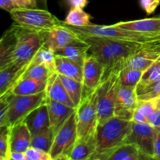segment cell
<instances>
[{
	"mask_svg": "<svg viewBox=\"0 0 160 160\" xmlns=\"http://www.w3.org/2000/svg\"><path fill=\"white\" fill-rule=\"evenodd\" d=\"M89 44L88 54L95 56L103 67L102 82L114 73H120L127 60L146 43L123 42L103 37H84Z\"/></svg>",
	"mask_w": 160,
	"mask_h": 160,
	"instance_id": "6da1fadb",
	"label": "cell"
},
{
	"mask_svg": "<svg viewBox=\"0 0 160 160\" xmlns=\"http://www.w3.org/2000/svg\"><path fill=\"white\" fill-rule=\"evenodd\" d=\"M132 121L112 117L98 123L96 130V149L91 160H108L114 151L127 142Z\"/></svg>",
	"mask_w": 160,
	"mask_h": 160,
	"instance_id": "7a4b0ae2",
	"label": "cell"
},
{
	"mask_svg": "<svg viewBox=\"0 0 160 160\" xmlns=\"http://www.w3.org/2000/svg\"><path fill=\"white\" fill-rule=\"evenodd\" d=\"M68 25V24H67ZM69 28L74 31L81 38L103 37L116 39L119 41L138 43H160V34H148L137 32L127 29L117 28L113 25L92 24L84 27H74L68 25Z\"/></svg>",
	"mask_w": 160,
	"mask_h": 160,
	"instance_id": "3957f363",
	"label": "cell"
},
{
	"mask_svg": "<svg viewBox=\"0 0 160 160\" xmlns=\"http://www.w3.org/2000/svg\"><path fill=\"white\" fill-rule=\"evenodd\" d=\"M9 13L15 23L38 32L51 29L62 23L48 9L39 8H17Z\"/></svg>",
	"mask_w": 160,
	"mask_h": 160,
	"instance_id": "277c9868",
	"label": "cell"
},
{
	"mask_svg": "<svg viewBox=\"0 0 160 160\" xmlns=\"http://www.w3.org/2000/svg\"><path fill=\"white\" fill-rule=\"evenodd\" d=\"M78 139L85 140L96 133L98 125L96 90L85 98L75 109Z\"/></svg>",
	"mask_w": 160,
	"mask_h": 160,
	"instance_id": "5b68a950",
	"label": "cell"
},
{
	"mask_svg": "<svg viewBox=\"0 0 160 160\" xmlns=\"http://www.w3.org/2000/svg\"><path fill=\"white\" fill-rule=\"evenodd\" d=\"M16 28V43L13 63H28L38 50L43 46L40 32L23 28L14 23Z\"/></svg>",
	"mask_w": 160,
	"mask_h": 160,
	"instance_id": "8992f818",
	"label": "cell"
},
{
	"mask_svg": "<svg viewBox=\"0 0 160 160\" xmlns=\"http://www.w3.org/2000/svg\"><path fill=\"white\" fill-rule=\"evenodd\" d=\"M46 101L47 94L45 91L31 95H13L12 94L6 118L0 127H12L23 121L30 112L46 103Z\"/></svg>",
	"mask_w": 160,
	"mask_h": 160,
	"instance_id": "52a82bcc",
	"label": "cell"
},
{
	"mask_svg": "<svg viewBox=\"0 0 160 160\" xmlns=\"http://www.w3.org/2000/svg\"><path fill=\"white\" fill-rule=\"evenodd\" d=\"M78 139L75 112L55 134L49 151L52 160H70L72 150Z\"/></svg>",
	"mask_w": 160,
	"mask_h": 160,
	"instance_id": "ba28073f",
	"label": "cell"
},
{
	"mask_svg": "<svg viewBox=\"0 0 160 160\" xmlns=\"http://www.w3.org/2000/svg\"><path fill=\"white\" fill-rule=\"evenodd\" d=\"M119 73H112L96 89L98 123L114 117L116 96L119 86Z\"/></svg>",
	"mask_w": 160,
	"mask_h": 160,
	"instance_id": "9c48e42d",
	"label": "cell"
},
{
	"mask_svg": "<svg viewBox=\"0 0 160 160\" xmlns=\"http://www.w3.org/2000/svg\"><path fill=\"white\" fill-rule=\"evenodd\" d=\"M40 34L44 46L55 52L81 38L63 21L51 29L41 31Z\"/></svg>",
	"mask_w": 160,
	"mask_h": 160,
	"instance_id": "30bf717a",
	"label": "cell"
},
{
	"mask_svg": "<svg viewBox=\"0 0 160 160\" xmlns=\"http://www.w3.org/2000/svg\"><path fill=\"white\" fill-rule=\"evenodd\" d=\"M156 130L149 123L132 122L131 130L126 142L134 143L149 159H153Z\"/></svg>",
	"mask_w": 160,
	"mask_h": 160,
	"instance_id": "8fae6325",
	"label": "cell"
},
{
	"mask_svg": "<svg viewBox=\"0 0 160 160\" xmlns=\"http://www.w3.org/2000/svg\"><path fill=\"white\" fill-rule=\"evenodd\" d=\"M102 76L103 67L101 62L92 55H88L83 64L82 98L98 88L102 83Z\"/></svg>",
	"mask_w": 160,
	"mask_h": 160,
	"instance_id": "7c38bea8",
	"label": "cell"
},
{
	"mask_svg": "<svg viewBox=\"0 0 160 160\" xmlns=\"http://www.w3.org/2000/svg\"><path fill=\"white\" fill-rule=\"evenodd\" d=\"M138 103L136 88L125 87L119 83L115 102L114 117L127 120H132L133 115Z\"/></svg>",
	"mask_w": 160,
	"mask_h": 160,
	"instance_id": "4fadbf2b",
	"label": "cell"
},
{
	"mask_svg": "<svg viewBox=\"0 0 160 160\" xmlns=\"http://www.w3.org/2000/svg\"><path fill=\"white\" fill-rule=\"evenodd\" d=\"M159 58L160 43H146L127 60L124 67L135 69L144 72L155 63Z\"/></svg>",
	"mask_w": 160,
	"mask_h": 160,
	"instance_id": "5bb4252c",
	"label": "cell"
},
{
	"mask_svg": "<svg viewBox=\"0 0 160 160\" xmlns=\"http://www.w3.org/2000/svg\"><path fill=\"white\" fill-rule=\"evenodd\" d=\"M31 62L24 65L12 63L0 69V97L10 93Z\"/></svg>",
	"mask_w": 160,
	"mask_h": 160,
	"instance_id": "9a60e30c",
	"label": "cell"
},
{
	"mask_svg": "<svg viewBox=\"0 0 160 160\" xmlns=\"http://www.w3.org/2000/svg\"><path fill=\"white\" fill-rule=\"evenodd\" d=\"M46 104L48 106L50 127L56 134L70 116L75 112V108L53 101L48 98V97Z\"/></svg>",
	"mask_w": 160,
	"mask_h": 160,
	"instance_id": "2e32d148",
	"label": "cell"
},
{
	"mask_svg": "<svg viewBox=\"0 0 160 160\" xmlns=\"http://www.w3.org/2000/svg\"><path fill=\"white\" fill-rule=\"evenodd\" d=\"M45 92H46L47 97L49 99L76 109L74 103L70 98V95H68L65 87L61 81L59 74L56 72L52 73L48 78Z\"/></svg>",
	"mask_w": 160,
	"mask_h": 160,
	"instance_id": "e0dca14e",
	"label": "cell"
},
{
	"mask_svg": "<svg viewBox=\"0 0 160 160\" xmlns=\"http://www.w3.org/2000/svg\"><path fill=\"white\" fill-rule=\"evenodd\" d=\"M31 134L24 121L11 127L10 142L12 151L25 152L31 147Z\"/></svg>",
	"mask_w": 160,
	"mask_h": 160,
	"instance_id": "ac0fdd59",
	"label": "cell"
},
{
	"mask_svg": "<svg viewBox=\"0 0 160 160\" xmlns=\"http://www.w3.org/2000/svg\"><path fill=\"white\" fill-rule=\"evenodd\" d=\"M16 43V28L13 24L3 34L0 40V69L13 63Z\"/></svg>",
	"mask_w": 160,
	"mask_h": 160,
	"instance_id": "d6986e66",
	"label": "cell"
},
{
	"mask_svg": "<svg viewBox=\"0 0 160 160\" xmlns=\"http://www.w3.org/2000/svg\"><path fill=\"white\" fill-rule=\"evenodd\" d=\"M23 121L26 123L32 135L50 127L48 106L46 103L38 106L30 112Z\"/></svg>",
	"mask_w": 160,
	"mask_h": 160,
	"instance_id": "ffe728a7",
	"label": "cell"
},
{
	"mask_svg": "<svg viewBox=\"0 0 160 160\" xmlns=\"http://www.w3.org/2000/svg\"><path fill=\"white\" fill-rule=\"evenodd\" d=\"M112 25L117 28L137 31V32L160 34V16L152 18L143 19V20L119 22Z\"/></svg>",
	"mask_w": 160,
	"mask_h": 160,
	"instance_id": "44dd1931",
	"label": "cell"
},
{
	"mask_svg": "<svg viewBox=\"0 0 160 160\" xmlns=\"http://www.w3.org/2000/svg\"><path fill=\"white\" fill-rule=\"evenodd\" d=\"M89 48H90L89 44L80 38L79 39L73 41L64 48L56 51L55 53L56 55H60L69 58L71 60L83 65L84 59L88 55Z\"/></svg>",
	"mask_w": 160,
	"mask_h": 160,
	"instance_id": "7402d4cb",
	"label": "cell"
},
{
	"mask_svg": "<svg viewBox=\"0 0 160 160\" xmlns=\"http://www.w3.org/2000/svg\"><path fill=\"white\" fill-rule=\"evenodd\" d=\"M56 72L82 82L83 65L65 56L56 54Z\"/></svg>",
	"mask_w": 160,
	"mask_h": 160,
	"instance_id": "603a6c76",
	"label": "cell"
},
{
	"mask_svg": "<svg viewBox=\"0 0 160 160\" xmlns=\"http://www.w3.org/2000/svg\"><path fill=\"white\" fill-rule=\"evenodd\" d=\"M96 149V133L85 140L77 139L70 160H91Z\"/></svg>",
	"mask_w": 160,
	"mask_h": 160,
	"instance_id": "cb8c5ba5",
	"label": "cell"
},
{
	"mask_svg": "<svg viewBox=\"0 0 160 160\" xmlns=\"http://www.w3.org/2000/svg\"><path fill=\"white\" fill-rule=\"evenodd\" d=\"M47 81L25 78L22 79L12 88L9 94L13 95H31L44 92L46 89Z\"/></svg>",
	"mask_w": 160,
	"mask_h": 160,
	"instance_id": "d4e9b609",
	"label": "cell"
},
{
	"mask_svg": "<svg viewBox=\"0 0 160 160\" xmlns=\"http://www.w3.org/2000/svg\"><path fill=\"white\" fill-rule=\"evenodd\" d=\"M149 159L134 143L125 142L112 152L108 160Z\"/></svg>",
	"mask_w": 160,
	"mask_h": 160,
	"instance_id": "484cf974",
	"label": "cell"
},
{
	"mask_svg": "<svg viewBox=\"0 0 160 160\" xmlns=\"http://www.w3.org/2000/svg\"><path fill=\"white\" fill-rule=\"evenodd\" d=\"M157 108L156 100L138 101L131 121L138 123H148V119Z\"/></svg>",
	"mask_w": 160,
	"mask_h": 160,
	"instance_id": "4316f807",
	"label": "cell"
},
{
	"mask_svg": "<svg viewBox=\"0 0 160 160\" xmlns=\"http://www.w3.org/2000/svg\"><path fill=\"white\" fill-rule=\"evenodd\" d=\"M55 133L51 127L39 131L31 137V146L49 152L54 140Z\"/></svg>",
	"mask_w": 160,
	"mask_h": 160,
	"instance_id": "83f0119b",
	"label": "cell"
},
{
	"mask_svg": "<svg viewBox=\"0 0 160 160\" xmlns=\"http://www.w3.org/2000/svg\"><path fill=\"white\" fill-rule=\"evenodd\" d=\"M59 78L67 93L70 95V98L77 107L81 102V98H82V82L73 79V78L63 76V75L59 74Z\"/></svg>",
	"mask_w": 160,
	"mask_h": 160,
	"instance_id": "f1b7e54d",
	"label": "cell"
},
{
	"mask_svg": "<svg viewBox=\"0 0 160 160\" xmlns=\"http://www.w3.org/2000/svg\"><path fill=\"white\" fill-rule=\"evenodd\" d=\"M63 23L74 27L88 26L92 24L91 15L81 8H71Z\"/></svg>",
	"mask_w": 160,
	"mask_h": 160,
	"instance_id": "f546056e",
	"label": "cell"
},
{
	"mask_svg": "<svg viewBox=\"0 0 160 160\" xmlns=\"http://www.w3.org/2000/svg\"><path fill=\"white\" fill-rule=\"evenodd\" d=\"M32 62L35 64L44 65L52 73L56 72V53L44 45L34 56Z\"/></svg>",
	"mask_w": 160,
	"mask_h": 160,
	"instance_id": "4dcf8cb0",
	"label": "cell"
},
{
	"mask_svg": "<svg viewBox=\"0 0 160 160\" xmlns=\"http://www.w3.org/2000/svg\"><path fill=\"white\" fill-rule=\"evenodd\" d=\"M52 73L44 65H42V64H35L31 60V63H30V65L27 68L26 71L23 73L21 78H20L19 81L22 79H25V78H31V79L47 81Z\"/></svg>",
	"mask_w": 160,
	"mask_h": 160,
	"instance_id": "1f68e13d",
	"label": "cell"
},
{
	"mask_svg": "<svg viewBox=\"0 0 160 160\" xmlns=\"http://www.w3.org/2000/svg\"><path fill=\"white\" fill-rule=\"evenodd\" d=\"M143 71L124 67L119 73V83L125 87L136 88L142 78Z\"/></svg>",
	"mask_w": 160,
	"mask_h": 160,
	"instance_id": "d6a6232c",
	"label": "cell"
},
{
	"mask_svg": "<svg viewBox=\"0 0 160 160\" xmlns=\"http://www.w3.org/2000/svg\"><path fill=\"white\" fill-rule=\"evenodd\" d=\"M138 101H152L160 97V79L147 85L136 88Z\"/></svg>",
	"mask_w": 160,
	"mask_h": 160,
	"instance_id": "836d02e7",
	"label": "cell"
},
{
	"mask_svg": "<svg viewBox=\"0 0 160 160\" xmlns=\"http://www.w3.org/2000/svg\"><path fill=\"white\" fill-rule=\"evenodd\" d=\"M11 127H0V159L10 160Z\"/></svg>",
	"mask_w": 160,
	"mask_h": 160,
	"instance_id": "e575fe53",
	"label": "cell"
},
{
	"mask_svg": "<svg viewBox=\"0 0 160 160\" xmlns=\"http://www.w3.org/2000/svg\"><path fill=\"white\" fill-rule=\"evenodd\" d=\"M160 59V58H159ZM159 59L156 61L155 63H153L151 67H148L147 70L142 73V78L139 81L138 84L137 85V88L143 87V86L147 85L148 84L155 82L160 79V61Z\"/></svg>",
	"mask_w": 160,
	"mask_h": 160,
	"instance_id": "d590c367",
	"label": "cell"
},
{
	"mask_svg": "<svg viewBox=\"0 0 160 160\" xmlns=\"http://www.w3.org/2000/svg\"><path fill=\"white\" fill-rule=\"evenodd\" d=\"M27 160H52L49 152L31 146L24 152Z\"/></svg>",
	"mask_w": 160,
	"mask_h": 160,
	"instance_id": "8d00e7d4",
	"label": "cell"
},
{
	"mask_svg": "<svg viewBox=\"0 0 160 160\" xmlns=\"http://www.w3.org/2000/svg\"><path fill=\"white\" fill-rule=\"evenodd\" d=\"M141 6L148 15L153 13L160 4V0H140Z\"/></svg>",
	"mask_w": 160,
	"mask_h": 160,
	"instance_id": "74e56055",
	"label": "cell"
},
{
	"mask_svg": "<svg viewBox=\"0 0 160 160\" xmlns=\"http://www.w3.org/2000/svg\"><path fill=\"white\" fill-rule=\"evenodd\" d=\"M18 8H28L34 9L38 8L35 0H12Z\"/></svg>",
	"mask_w": 160,
	"mask_h": 160,
	"instance_id": "f35d334b",
	"label": "cell"
},
{
	"mask_svg": "<svg viewBox=\"0 0 160 160\" xmlns=\"http://www.w3.org/2000/svg\"><path fill=\"white\" fill-rule=\"evenodd\" d=\"M148 123L152 126L155 129H160V109L159 108H157V109L148 119Z\"/></svg>",
	"mask_w": 160,
	"mask_h": 160,
	"instance_id": "ab89813d",
	"label": "cell"
},
{
	"mask_svg": "<svg viewBox=\"0 0 160 160\" xmlns=\"http://www.w3.org/2000/svg\"><path fill=\"white\" fill-rule=\"evenodd\" d=\"M153 159L160 160V129L156 130V139H155L154 142V154H153Z\"/></svg>",
	"mask_w": 160,
	"mask_h": 160,
	"instance_id": "60d3db41",
	"label": "cell"
},
{
	"mask_svg": "<svg viewBox=\"0 0 160 160\" xmlns=\"http://www.w3.org/2000/svg\"><path fill=\"white\" fill-rule=\"evenodd\" d=\"M0 7L9 12L18 8L12 0H0Z\"/></svg>",
	"mask_w": 160,
	"mask_h": 160,
	"instance_id": "b9f144b4",
	"label": "cell"
},
{
	"mask_svg": "<svg viewBox=\"0 0 160 160\" xmlns=\"http://www.w3.org/2000/svg\"><path fill=\"white\" fill-rule=\"evenodd\" d=\"M66 2L70 8L84 9L88 3V0H66Z\"/></svg>",
	"mask_w": 160,
	"mask_h": 160,
	"instance_id": "7bdbcfd3",
	"label": "cell"
},
{
	"mask_svg": "<svg viewBox=\"0 0 160 160\" xmlns=\"http://www.w3.org/2000/svg\"><path fill=\"white\" fill-rule=\"evenodd\" d=\"M10 160H27L24 152L12 151L10 154Z\"/></svg>",
	"mask_w": 160,
	"mask_h": 160,
	"instance_id": "ee69618b",
	"label": "cell"
},
{
	"mask_svg": "<svg viewBox=\"0 0 160 160\" xmlns=\"http://www.w3.org/2000/svg\"><path fill=\"white\" fill-rule=\"evenodd\" d=\"M35 1L37 2L38 8L43 9H48V6H47V2H48V0H35Z\"/></svg>",
	"mask_w": 160,
	"mask_h": 160,
	"instance_id": "f6af8a7d",
	"label": "cell"
},
{
	"mask_svg": "<svg viewBox=\"0 0 160 160\" xmlns=\"http://www.w3.org/2000/svg\"><path fill=\"white\" fill-rule=\"evenodd\" d=\"M156 105H157L158 108L160 109V97L159 98H157V99L156 100Z\"/></svg>",
	"mask_w": 160,
	"mask_h": 160,
	"instance_id": "bcb514c9",
	"label": "cell"
},
{
	"mask_svg": "<svg viewBox=\"0 0 160 160\" xmlns=\"http://www.w3.org/2000/svg\"><path fill=\"white\" fill-rule=\"evenodd\" d=\"M159 61H160V59H159Z\"/></svg>",
	"mask_w": 160,
	"mask_h": 160,
	"instance_id": "7dc6e473",
	"label": "cell"
}]
</instances>
